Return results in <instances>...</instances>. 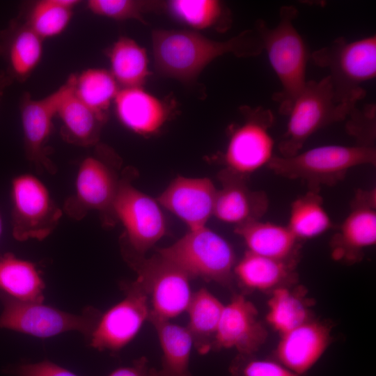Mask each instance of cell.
<instances>
[{"label": "cell", "mask_w": 376, "mask_h": 376, "mask_svg": "<svg viewBox=\"0 0 376 376\" xmlns=\"http://www.w3.org/2000/svg\"><path fill=\"white\" fill-rule=\"evenodd\" d=\"M267 334L255 306L236 295L224 305L213 350L235 348L242 355H249L265 343Z\"/></svg>", "instance_id": "cell-15"}, {"label": "cell", "mask_w": 376, "mask_h": 376, "mask_svg": "<svg viewBox=\"0 0 376 376\" xmlns=\"http://www.w3.org/2000/svg\"><path fill=\"white\" fill-rule=\"evenodd\" d=\"M287 226L299 241L318 237L332 227L318 191L309 190L292 203Z\"/></svg>", "instance_id": "cell-29"}, {"label": "cell", "mask_w": 376, "mask_h": 376, "mask_svg": "<svg viewBox=\"0 0 376 376\" xmlns=\"http://www.w3.org/2000/svg\"><path fill=\"white\" fill-rule=\"evenodd\" d=\"M224 305L206 288L192 294L187 308V327L197 351L205 354L213 350L215 337Z\"/></svg>", "instance_id": "cell-25"}, {"label": "cell", "mask_w": 376, "mask_h": 376, "mask_svg": "<svg viewBox=\"0 0 376 376\" xmlns=\"http://www.w3.org/2000/svg\"><path fill=\"white\" fill-rule=\"evenodd\" d=\"M120 88L105 69L90 68L75 75L74 94L93 110L107 114V111Z\"/></svg>", "instance_id": "cell-30"}, {"label": "cell", "mask_w": 376, "mask_h": 376, "mask_svg": "<svg viewBox=\"0 0 376 376\" xmlns=\"http://www.w3.org/2000/svg\"><path fill=\"white\" fill-rule=\"evenodd\" d=\"M375 164V146L357 143L322 146L290 157L274 155L267 167L277 175L301 180L309 190L319 191L322 185L334 186L343 180L352 168Z\"/></svg>", "instance_id": "cell-3"}, {"label": "cell", "mask_w": 376, "mask_h": 376, "mask_svg": "<svg viewBox=\"0 0 376 376\" xmlns=\"http://www.w3.org/2000/svg\"><path fill=\"white\" fill-rule=\"evenodd\" d=\"M134 176L132 169L122 172L113 213L125 228L120 242L145 255L166 235V224L158 202L133 186Z\"/></svg>", "instance_id": "cell-9"}, {"label": "cell", "mask_w": 376, "mask_h": 376, "mask_svg": "<svg viewBox=\"0 0 376 376\" xmlns=\"http://www.w3.org/2000/svg\"><path fill=\"white\" fill-rule=\"evenodd\" d=\"M0 288L16 299L42 302L45 283L31 262L6 253L0 256Z\"/></svg>", "instance_id": "cell-26"}, {"label": "cell", "mask_w": 376, "mask_h": 376, "mask_svg": "<svg viewBox=\"0 0 376 376\" xmlns=\"http://www.w3.org/2000/svg\"><path fill=\"white\" fill-rule=\"evenodd\" d=\"M244 121L232 132L226 152V170L243 177L267 166L274 157L270 134L274 115L263 107L244 108Z\"/></svg>", "instance_id": "cell-12"}, {"label": "cell", "mask_w": 376, "mask_h": 376, "mask_svg": "<svg viewBox=\"0 0 376 376\" xmlns=\"http://www.w3.org/2000/svg\"><path fill=\"white\" fill-rule=\"evenodd\" d=\"M152 44L157 69L182 81L194 80L210 63L226 54L249 56L263 50L257 32L251 31L217 41L196 31L157 29L152 31Z\"/></svg>", "instance_id": "cell-1"}, {"label": "cell", "mask_w": 376, "mask_h": 376, "mask_svg": "<svg viewBox=\"0 0 376 376\" xmlns=\"http://www.w3.org/2000/svg\"><path fill=\"white\" fill-rule=\"evenodd\" d=\"M11 201L12 232L18 241L46 238L62 216L47 187L32 174H21L12 180Z\"/></svg>", "instance_id": "cell-11"}, {"label": "cell", "mask_w": 376, "mask_h": 376, "mask_svg": "<svg viewBox=\"0 0 376 376\" xmlns=\"http://www.w3.org/2000/svg\"><path fill=\"white\" fill-rule=\"evenodd\" d=\"M354 107L336 101L329 76L319 81H307L287 114L286 130L279 145L281 156L297 154L311 135L327 125L347 119Z\"/></svg>", "instance_id": "cell-6"}, {"label": "cell", "mask_w": 376, "mask_h": 376, "mask_svg": "<svg viewBox=\"0 0 376 376\" xmlns=\"http://www.w3.org/2000/svg\"><path fill=\"white\" fill-rule=\"evenodd\" d=\"M75 75L69 76L57 90L41 99H33L25 93L19 111L25 154L38 171L54 173L56 166L49 157L47 143L50 137L53 119L65 100L74 91Z\"/></svg>", "instance_id": "cell-13"}, {"label": "cell", "mask_w": 376, "mask_h": 376, "mask_svg": "<svg viewBox=\"0 0 376 376\" xmlns=\"http://www.w3.org/2000/svg\"><path fill=\"white\" fill-rule=\"evenodd\" d=\"M219 179L221 189H217L213 212L219 220L237 226L260 220L266 213L269 205L267 194L249 189L245 177L224 169Z\"/></svg>", "instance_id": "cell-18"}, {"label": "cell", "mask_w": 376, "mask_h": 376, "mask_svg": "<svg viewBox=\"0 0 376 376\" xmlns=\"http://www.w3.org/2000/svg\"><path fill=\"white\" fill-rule=\"evenodd\" d=\"M148 320L155 327L162 350L159 376H191L189 359L194 344L187 328L150 313Z\"/></svg>", "instance_id": "cell-24"}, {"label": "cell", "mask_w": 376, "mask_h": 376, "mask_svg": "<svg viewBox=\"0 0 376 376\" xmlns=\"http://www.w3.org/2000/svg\"><path fill=\"white\" fill-rule=\"evenodd\" d=\"M125 298L101 315L91 333L90 345L98 350L118 352L137 334L150 308L148 297L136 281L121 284Z\"/></svg>", "instance_id": "cell-14"}, {"label": "cell", "mask_w": 376, "mask_h": 376, "mask_svg": "<svg viewBox=\"0 0 376 376\" xmlns=\"http://www.w3.org/2000/svg\"><path fill=\"white\" fill-rule=\"evenodd\" d=\"M1 231H2V222H1V215H0V236L1 234Z\"/></svg>", "instance_id": "cell-40"}, {"label": "cell", "mask_w": 376, "mask_h": 376, "mask_svg": "<svg viewBox=\"0 0 376 376\" xmlns=\"http://www.w3.org/2000/svg\"><path fill=\"white\" fill-rule=\"evenodd\" d=\"M3 311L0 328L39 338L52 337L68 331H77L88 338L96 327L101 313L93 307L81 314L69 313L42 302L24 301L0 293Z\"/></svg>", "instance_id": "cell-10"}, {"label": "cell", "mask_w": 376, "mask_h": 376, "mask_svg": "<svg viewBox=\"0 0 376 376\" xmlns=\"http://www.w3.org/2000/svg\"><path fill=\"white\" fill-rule=\"evenodd\" d=\"M110 72L121 88L142 87L148 75L146 49L128 37L119 38L110 48Z\"/></svg>", "instance_id": "cell-27"}, {"label": "cell", "mask_w": 376, "mask_h": 376, "mask_svg": "<svg viewBox=\"0 0 376 376\" xmlns=\"http://www.w3.org/2000/svg\"><path fill=\"white\" fill-rule=\"evenodd\" d=\"M14 376H78L49 361L19 365L11 371Z\"/></svg>", "instance_id": "cell-37"}, {"label": "cell", "mask_w": 376, "mask_h": 376, "mask_svg": "<svg viewBox=\"0 0 376 376\" xmlns=\"http://www.w3.org/2000/svg\"><path fill=\"white\" fill-rule=\"evenodd\" d=\"M157 253L181 269L190 279L228 285L235 265L231 245L221 235L203 226L189 230L169 246Z\"/></svg>", "instance_id": "cell-7"}, {"label": "cell", "mask_w": 376, "mask_h": 376, "mask_svg": "<svg viewBox=\"0 0 376 376\" xmlns=\"http://www.w3.org/2000/svg\"><path fill=\"white\" fill-rule=\"evenodd\" d=\"M88 9L95 15L116 20L136 19L145 22L148 2L136 0H89Z\"/></svg>", "instance_id": "cell-34"}, {"label": "cell", "mask_w": 376, "mask_h": 376, "mask_svg": "<svg viewBox=\"0 0 376 376\" xmlns=\"http://www.w3.org/2000/svg\"><path fill=\"white\" fill-rule=\"evenodd\" d=\"M14 81L4 70H0V100L6 88L10 86Z\"/></svg>", "instance_id": "cell-39"}, {"label": "cell", "mask_w": 376, "mask_h": 376, "mask_svg": "<svg viewBox=\"0 0 376 376\" xmlns=\"http://www.w3.org/2000/svg\"><path fill=\"white\" fill-rule=\"evenodd\" d=\"M119 165V159L108 148L95 146L94 152L79 164L75 192L65 202V212L80 220L95 211L104 226H113L116 222L113 204L122 176Z\"/></svg>", "instance_id": "cell-5"}, {"label": "cell", "mask_w": 376, "mask_h": 376, "mask_svg": "<svg viewBox=\"0 0 376 376\" xmlns=\"http://www.w3.org/2000/svg\"><path fill=\"white\" fill-rule=\"evenodd\" d=\"M292 260H281L247 251L235 265L233 274L245 287L259 290L275 288L290 276Z\"/></svg>", "instance_id": "cell-28"}, {"label": "cell", "mask_w": 376, "mask_h": 376, "mask_svg": "<svg viewBox=\"0 0 376 376\" xmlns=\"http://www.w3.org/2000/svg\"><path fill=\"white\" fill-rule=\"evenodd\" d=\"M109 376H159V373L149 366L146 357H142L135 360L132 366L118 368Z\"/></svg>", "instance_id": "cell-38"}, {"label": "cell", "mask_w": 376, "mask_h": 376, "mask_svg": "<svg viewBox=\"0 0 376 376\" xmlns=\"http://www.w3.org/2000/svg\"><path fill=\"white\" fill-rule=\"evenodd\" d=\"M113 102L120 121L138 134H154L166 120L164 104L143 87L120 88Z\"/></svg>", "instance_id": "cell-21"}, {"label": "cell", "mask_w": 376, "mask_h": 376, "mask_svg": "<svg viewBox=\"0 0 376 376\" xmlns=\"http://www.w3.org/2000/svg\"><path fill=\"white\" fill-rule=\"evenodd\" d=\"M311 57L316 65L329 69L336 101L354 107L366 95L363 84L376 76V36L353 41L340 37Z\"/></svg>", "instance_id": "cell-4"}, {"label": "cell", "mask_w": 376, "mask_h": 376, "mask_svg": "<svg viewBox=\"0 0 376 376\" xmlns=\"http://www.w3.org/2000/svg\"><path fill=\"white\" fill-rule=\"evenodd\" d=\"M217 189L207 178H175L159 195V204L173 213L189 230L205 226L213 215Z\"/></svg>", "instance_id": "cell-16"}, {"label": "cell", "mask_w": 376, "mask_h": 376, "mask_svg": "<svg viewBox=\"0 0 376 376\" xmlns=\"http://www.w3.org/2000/svg\"><path fill=\"white\" fill-rule=\"evenodd\" d=\"M375 189H359L352 201L351 210L332 240L335 259H357L363 249L376 242Z\"/></svg>", "instance_id": "cell-17"}, {"label": "cell", "mask_w": 376, "mask_h": 376, "mask_svg": "<svg viewBox=\"0 0 376 376\" xmlns=\"http://www.w3.org/2000/svg\"><path fill=\"white\" fill-rule=\"evenodd\" d=\"M61 122V135L70 144L82 147L99 143L107 115L97 112L79 100L74 91L61 104L57 115Z\"/></svg>", "instance_id": "cell-23"}, {"label": "cell", "mask_w": 376, "mask_h": 376, "mask_svg": "<svg viewBox=\"0 0 376 376\" xmlns=\"http://www.w3.org/2000/svg\"><path fill=\"white\" fill-rule=\"evenodd\" d=\"M169 6L176 17L195 29L214 26L225 15L224 6L217 0H173Z\"/></svg>", "instance_id": "cell-33"}, {"label": "cell", "mask_w": 376, "mask_h": 376, "mask_svg": "<svg viewBox=\"0 0 376 376\" xmlns=\"http://www.w3.org/2000/svg\"><path fill=\"white\" fill-rule=\"evenodd\" d=\"M329 341L330 332L327 327L308 320L281 335L276 356L279 363L300 375L320 359Z\"/></svg>", "instance_id": "cell-20"}, {"label": "cell", "mask_w": 376, "mask_h": 376, "mask_svg": "<svg viewBox=\"0 0 376 376\" xmlns=\"http://www.w3.org/2000/svg\"><path fill=\"white\" fill-rule=\"evenodd\" d=\"M120 244L125 260L148 297L150 313L170 320L185 311L192 296L187 274L158 253L146 258Z\"/></svg>", "instance_id": "cell-8"}, {"label": "cell", "mask_w": 376, "mask_h": 376, "mask_svg": "<svg viewBox=\"0 0 376 376\" xmlns=\"http://www.w3.org/2000/svg\"><path fill=\"white\" fill-rule=\"evenodd\" d=\"M77 0H41L25 15L24 22L42 40L61 34L68 26Z\"/></svg>", "instance_id": "cell-31"}, {"label": "cell", "mask_w": 376, "mask_h": 376, "mask_svg": "<svg viewBox=\"0 0 376 376\" xmlns=\"http://www.w3.org/2000/svg\"><path fill=\"white\" fill-rule=\"evenodd\" d=\"M242 356L230 368L232 376H299L281 363L245 359Z\"/></svg>", "instance_id": "cell-36"}, {"label": "cell", "mask_w": 376, "mask_h": 376, "mask_svg": "<svg viewBox=\"0 0 376 376\" xmlns=\"http://www.w3.org/2000/svg\"><path fill=\"white\" fill-rule=\"evenodd\" d=\"M268 323L281 335L308 321L302 301L287 288H276L268 301Z\"/></svg>", "instance_id": "cell-32"}, {"label": "cell", "mask_w": 376, "mask_h": 376, "mask_svg": "<svg viewBox=\"0 0 376 376\" xmlns=\"http://www.w3.org/2000/svg\"><path fill=\"white\" fill-rule=\"evenodd\" d=\"M235 233L242 238L249 251L281 260H292L299 242L287 226L260 220L237 226Z\"/></svg>", "instance_id": "cell-22"}, {"label": "cell", "mask_w": 376, "mask_h": 376, "mask_svg": "<svg viewBox=\"0 0 376 376\" xmlns=\"http://www.w3.org/2000/svg\"><path fill=\"white\" fill-rule=\"evenodd\" d=\"M346 129L357 143L374 146L376 136V109L375 104L362 110L354 107L347 117Z\"/></svg>", "instance_id": "cell-35"}, {"label": "cell", "mask_w": 376, "mask_h": 376, "mask_svg": "<svg viewBox=\"0 0 376 376\" xmlns=\"http://www.w3.org/2000/svg\"><path fill=\"white\" fill-rule=\"evenodd\" d=\"M297 14L294 6H285L279 10V20L274 27L268 26L263 20H258L256 24L263 49L266 51L281 86L273 99L279 104V112L286 116L307 82L306 73L309 54L303 38L294 25Z\"/></svg>", "instance_id": "cell-2"}, {"label": "cell", "mask_w": 376, "mask_h": 376, "mask_svg": "<svg viewBox=\"0 0 376 376\" xmlns=\"http://www.w3.org/2000/svg\"><path fill=\"white\" fill-rule=\"evenodd\" d=\"M43 40L21 16L0 31V58L13 81L23 82L30 77L41 60Z\"/></svg>", "instance_id": "cell-19"}]
</instances>
